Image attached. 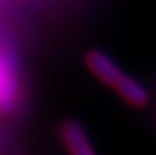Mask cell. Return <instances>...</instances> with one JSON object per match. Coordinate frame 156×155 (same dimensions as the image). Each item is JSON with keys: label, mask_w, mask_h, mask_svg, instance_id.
Masks as SVG:
<instances>
[{"label": "cell", "mask_w": 156, "mask_h": 155, "mask_svg": "<svg viewBox=\"0 0 156 155\" xmlns=\"http://www.w3.org/2000/svg\"><path fill=\"white\" fill-rule=\"evenodd\" d=\"M115 90H116V94L126 103H129L135 109H144L150 103V94H148V90L131 75H126L125 73V77L115 87Z\"/></svg>", "instance_id": "3"}, {"label": "cell", "mask_w": 156, "mask_h": 155, "mask_svg": "<svg viewBox=\"0 0 156 155\" xmlns=\"http://www.w3.org/2000/svg\"><path fill=\"white\" fill-rule=\"evenodd\" d=\"M85 64H87L88 70L105 85L115 88L120 83V80L125 77L121 67L110 57L108 54H105L103 50H90L85 54Z\"/></svg>", "instance_id": "1"}, {"label": "cell", "mask_w": 156, "mask_h": 155, "mask_svg": "<svg viewBox=\"0 0 156 155\" xmlns=\"http://www.w3.org/2000/svg\"><path fill=\"white\" fill-rule=\"evenodd\" d=\"M17 97V79L9 58L0 55V109L12 105Z\"/></svg>", "instance_id": "4"}, {"label": "cell", "mask_w": 156, "mask_h": 155, "mask_svg": "<svg viewBox=\"0 0 156 155\" xmlns=\"http://www.w3.org/2000/svg\"><path fill=\"white\" fill-rule=\"evenodd\" d=\"M60 137L68 155H96L85 128L76 120H65L60 125Z\"/></svg>", "instance_id": "2"}]
</instances>
